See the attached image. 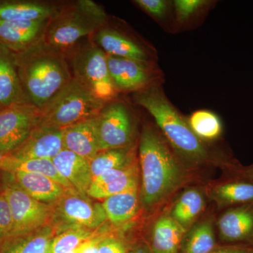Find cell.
I'll use <instances>...</instances> for the list:
<instances>
[{
    "label": "cell",
    "mask_w": 253,
    "mask_h": 253,
    "mask_svg": "<svg viewBox=\"0 0 253 253\" xmlns=\"http://www.w3.org/2000/svg\"><path fill=\"white\" fill-rule=\"evenodd\" d=\"M139 152L141 176L139 199L144 208H152L180 186L184 173L169 145L149 125L143 127Z\"/></svg>",
    "instance_id": "cell-1"
},
{
    "label": "cell",
    "mask_w": 253,
    "mask_h": 253,
    "mask_svg": "<svg viewBox=\"0 0 253 253\" xmlns=\"http://www.w3.org/2000/svg\"><path fill=\"white\" fill-rule=\"evenodd\" d=\"M15 56L25 94L38 109H42L73 78L64 53L42 41Z\"/></svg>",
    "instance_id": "cell-2"
},
{
    "label": "cell",
    "mask_w": 253,
    "mask_h": 253,
    "mask_svg": "<svg viewBox=\"0 0 253 253\" xmlns=\"http://www.w3.org/2000/svg\"><path fill=\"white\" fill-rule=\"evenodd\" d=\"M133 99L154 118L161 134L176 154L196 164L208 161L209 151L168 99L161 86L134 93Z\"/></svg>",
    "instance_id": "cell-3"
},
{
    "label": "cell",
    "mask_w": 253,
    "mask_h": 253,
    "mask_svg": "<svg viewBox=\"0 0 253 253\" xmlns=\"http://www.w3.org/2000/svg\"><path fill=\"white\" fill-rule=\"evenodd\" d=\"M108 16L102 6L91 0L65 3L59 14L51 18L42 42L66 54L86 37L106 26Z\"/></svg>",
    "instance_id": "cell-4"
},
{
    "label": "cell",
    "mask_w": 253,
    "mask_h": 253,
    "mask_svg": "<svg viewBox=\"0 0 253 253\" xmlns=\"http://www.w3.org/2000/svg\"><path fill=\"white\" fill-rule=\"evenodd\" d=\"M106 104L73 78L40 110L38 126L63 129L96 117Z\"/></svg>",
    "instance_id": "cell-5"
},
{
    "label": "cell",
    "mask_w": 253,
    "mask_h": 253,
    "mask_svg": "<svg viewBox=\"0 0 253 253\" xmlns=\"http://www.w3.org/2000/svg\"><path fill=\"white\" fill-rule=\"evenodd\" d=\"M77 80L98 99L109 103L118 92L110 76L106 53L92 41L79 43L66 54Z\"/></svg>",
    "instance_id": "cell-6"
},
{
    "label": "cell",
    "mask_w": 253,
    "mask_h": 253,
    "mask_svg": "<svg viewBox=\"0 0 253 253\" xmlns=\"http://www.w3.org/2000/svg\"><path fill=\"white\" fill-rule=\"evenodd\" d=\"M51 206L49 225L57 234L69 229L85 228L95 229L107 220L102 204L94 202L88 196L69 191Z\"/></svg>",
    "instance_id": "cell-7"
},
{
    "label": "cell",
    "mask_w": 253,
    "mask_h": 253,
    "mask_svg": "<svg viewBox=\"0 0 253 253\" xmlns=\"http://www.w3.org/2000/svg\"><path fill=\"white\" fill-rule=\"evenodd\" d=\"M3 184L1 192L11 210L13 220L11 236L29 234L48 225L51 218V206L33 199L13 179Z\"/></svg>",
    "instance_id": "cell-8"
},
{
    "label": "cell",
    "mask_w": 253,
    "mask_h": 253,
    "mask_svg": "<svg viewBox=\"0 0 253 253\" xmlns=\"http://www.w3.org/2000/svg\"><path fill=\"white\" fill-rule=\"evenodd\" d=\"M96 121L100 151L134 144V121L126 103L116 99L107 103Z\"/></svg>",
    "instance_id": "cell-9"
},
{
    "label": "cell",
    "mask_w": 253,
    "mask_h": 253,
    "mask_svg": "<svg viewBox=\"0 0 253 253\" xmlns=\"http://www.w3.org/2000/svg\"><path fill=\"white\" fill-rule=\"evenodd\" d=\"M41 111L30 103L11 105L0 111V156L22 144L38 126Z\"/></svg>",
    "instance_id": "cell-10"
},
{
    "label": "cell",
    "mask_w": 253,
    "mask_h": 253,
    "mask_svg": "<svg viewBox=\"0 0 253 253\" xmlns=\"http://www.w3.org/2000/svg\"><path fill=\"white\" fill-rule=\"evenodd\" d=\"M110 76L118 92H139L160 85L161 76L153 63L106 54Z\"/></svg>",
    "instance_id": "cell-11"
},
{
    "label": "cell",
    "mask_w": 253,
    "mask_h": 253,
    "mask_svg": "<svg viewBox=\"0 0 253 253\" xmlns=\"http://www.w3.org/2000/svg\"><path fill=\"white\" fill-rule=\"evenodd\" d=\"M63 149L62 129L38 126L22 144L8 155L19 159L51 160Z\"/></svg>",
    "instance_id": "cell-12"
},
{
    "label": "cell",
    "mask_w": 253,
    "mask_h": 253,
    "mask_svg": "<svg viewBox=\"0 0 253 253\" xmlns=\"http://www.w3.org/2000/svg\"><path fill=\"white\" fill-rule=\"evenodd\" d=\"M217 226L223 242L253 244V203L227 208L218 219Z\"/></svg>",
    "instance_id": "cell-13"
},
{
    "label": "cell",
    "mask_w": 253,
    "mask_h": 253,
    "mask_svg": "<svg viewBox=\"0 0 253 253\" xmlns=\"http://www.w3.org/2000/svg\"><path fill=\"white\" fill-rule=\"evenodd\" d=\"M139 178L137 163L128 167L106 171L92 179L86 195L91 199L104 201L113 195L137 189Z\"/></svg>",
    "instance_id": "cell-14"
},
{
    "label": "cell",
    "mask_w": 253,
    "mask_h": 253,
    "mask_svg": "<svg viewBox=\"0 0 253 253\" xmlns=\"http://www.w3.org/2000/svg\"><path fill=\"white\" fill-rule=\"evenodd\" d=\"M49 21H0V43L14 53L25 51L42 41Z\"/></svg>",
    "instance_id": "cell-15"
},
{
    "label": "cell",
    "mask_w": 253,
    "mask_h": 253,
    "mask_svg": "<svg viewBox=\"0 0 253 253\" xmlns=\"http://www.w3.org/2000/svg\"><path fill=\"white\" fill-rule=\"evenodd\" d=\"M91 40L107 55L139 62L154 63L151 55L139 43L106 26L91 36Z\"/></svg>",
    "instance_id": "cell-16"
},
{
    "label": "cell",
    "mask_w": 253,
    "mask_h": 253,
    "mask_svg": "<svg viewBox=\"0 0 253 253\" xmlns=\"http://www.w3.org/2000/svg\"><path fill=\"white\" fill-rule=\"evenodd\" d=\"M64 4L28 0L0 1V21H47L59 14Z\"/></svg>",
    "instance_id": "cell-17"
},
{
    "label": "cell",
    "mask_w": 253,
    "mask_h": 253,
    "mask_svg": "<svg viewBox=\"0 0 253 253\" xmlns=\"http://www.w3.org/2000/svg\"><path fill=\"white\" fill-rule=\"evenodd\" d=\"M26 103L30 102L21 85L15 53L0 43V111Z\"/></svg>",
    "instance_id": "cell-18"
},
{
    "label": "cell",
    "mask_w": 253,
    "mask_h": 253,
    "mask_svg": "<svg viewBox=\"0 0 253 253\" xmlns=\"http://www.w3.org/2000/svg\"><path fill=\"white\" fill-rule=\"evenodd\" d=\"M96 116L62 129L63 149L72 151L89 162L100 151Z\"/></svg>",
    "instance_id": "cell-19"
},
{
    "label": "cell",
    "mask_w": 253,
    "mask_h": 253,
    "mask_svg": "<svg viewBox=\"0 0 253 253\" xmlns=\"http://www.w3.org/2000/svg\"><path fill=\"white\" fill-rule=\"evenodd\" d=\"M51 161L60 175L66 179L78 194L87 196L93 179L89 161L66 149L60 151Z\"/></svg>",
    "instance_id": "cell-20"
},
{
    "label": "cell",
    "mask_w": 253,
    "mask_h": 253,
    "mask_svg": "<svg viewBox=\"0 0 253 253\" xmlns=\"http://www.w3.org/2000/svg\"><path fill=\"white\" fill-rule=\"evenodd\" d=\"M11 174L14 180L28 195L44 204H54L69 191L49 176L41 173L17 172Z\"/></svg>",
    "instance_id": "cell-21"
},
{
    "label": "cell",
    "mask_w": 253,
    "mask_h": 253,
    "mask_svg": "<svg viewBox=\"0 0 253 253\" xmlns=\"http://www.w3.org/2000/svg\"><path fill=\"white\" fill-rule=\"evenodd\" d=\"M54 234L48 224L29 234L11 236L0 241V253H49Z\"/></svg>",
    "instance_id": "cell-22"
},
{
    "label": "cell",
    "mask_w": 253,
    "mask_h": 253,
    "mask_svg": "<svg viewBox=\"0 0 253 253\" xmlns=\"http://www.w3.org/2000/svg\"><path fill=\"white\" fill-rule=\"evenodd\" d=\"M0 171L10 174L17 172L41 173L49 176L69 191H76L66 179L60 175L51 160L19 159L10 155L0 156Z\"/></svg>",
    "instance_id": "cell-23"
},
{
    "label": "cell",
    "mask_w": 253,
    "mask_h": 253,
    "mask_svg": "<svg viewBox=\"0 0 253 253\" xmlns=\"http://www.w3.org/2000/svg\"><path fill=\"white\" fill-rule=\"evenodd\" d=\"M186 231L170 216L160 217L153 227L151 253H179Z\"/></svg>",
    "instance_id": "cell-24"
},
{
    "label": "cell",
    "mask_w": 253,
    "mask_h": 253,
    "mask_svg": "<svg viewBox=\"0 0 253 253\" xmlns=\"http://www.w3.org/2000/svg\"><path fill=\"white\" fill-rule=\"evenodd\" d=\"M216 185L211 196L219 208H231L253 203V180L238 176Z\"/></svg>",
    "instance_id": "cell-25"
},
{
    "label": "cell",
    "mask_w": 253,
    "mask_h": 253,
    "mask_svg": "<svg viewBox=\"0 0 253 253\" xmlns=\"http://www.w3.org/2000/svg\"><path fill=\"white\" fill-rule=\"evenodd\" d=\"M136 163V146L101 150L89 161L93 179L111 169H121Z\"/></svg>",
    "instance_id": "cell-26"
},
{
    "label": "cell",
    "mask_w": 253,
    "mask_h": 253,
    "mask_svg": "<svg viewBox=\"0 0 253 253\" xmlns=\"http://www.w3.org/2000/svg\"><path fill=\"white\" fill-rule=\"evenodd\" d=\"M139 188H137L110 196L104 199L101 204L107 219L118 225L134 218L139 208Z\"/></svg>",
    "instance_id": "cell-27"
},
{
    "label": "cell",
    "mask_w": 253,
    "mask_h": 253,
    "mask_svg": "<svg viewBox=\"0 0 253 253\" xmlns=\"http://www.w3.org/2000/svg\"><path fill=\"white\" fill-rule=\"evenodd\" d=\"M206 207L204 195L197 189H189L181 194L171 210L170 217L188 230Z\"/></svg>",
    "instance_id": "cell-28"
},
{
    "label": "cell",
    "mask_w": 253,
    "mask_h": 253,
    "mask_svg": "<svg viewBox=\"0 0 253 253\" xmlns=\"http://www.w3.org/2000/svg\"><path fill=\"white\" fill-rule=\"evenodd\" d=\"M216 246L212 221H200L186 230L181 241L179 253H211Z\"/></svg>",
    "instance_id": "cell-29"
},
{
    "label": "cell",
    "mask_w": 253,
    "mask_h": 253,
    "mask_svg": "<svg viewBox=\"0 0 253 253\" xmlns=\"http://www.w3.org/2000/svg\"><path fill=\"white\" fill-rule=\"evenodd\" d=\"M193 132L201 140L217 139L222 133V123L215 113L209 110H198L187 121Z\"/></svg>",
    "instance_id": "cell-30"
},
{
    "label": "cell",
    "mask_w": 253,
    "mask_h": 253,
    "mask_svg": "<svg viewBox=\"0 0 253 253\" xmlns=\"http://www.w3.org/2000/svg\"><path fill=\"white\" fill-rule=\"evenodd\" d=\"M93 237V231L85 228H78L63 231L51 240L49 253L71 252Z\"/></svg>",
    "instance_id": "cell-31"
},
{
    "label": "cell",
    "mask_w": 253,
    "mask_h": 253,
    "mask_svg": "<svg viewBox=\"0 0 253 253\" xmlns=\"http://www.w3.org/2000/svg\"><path fill=\"white\" fill-rule=\"evenodd\" d=\"M209 1L206 0H175L173 1L176 21L184 23L205 9Z\"/></svg>",
    "instance_id": "cell-32"
},
{
    "label": "cell",
    "mask_w": 253,
    "mask_h": 253,
    "mask_svg": "<svg viewBox=\"0 0 253 253\" xmlns=\"http://www.w3.org/2000/svg\"><path fill=\"white\" fill-rule=\"evenodd\" d=\"M134 4L156 19H163L169 9V1L166 0H135Z\"/></svg>",
    "instance_id": "cell-33"
},
{
    "label": "cell",
    "mask_w": 253,
    "mask_h": 253,
    "mask_svg": "<svg viewBox=\"0 0 253 253\" xmlns=\"http://www.w3.org/2000/svg\"><path fill=\"white\" fill-rule=\"evenodd\" d=\"M13 220L9 204L2 192H0V241L12 234Z\"/></svg>",
    "instance_id": "cell-34"
},
{
    "label": "cell",
    "mask_w": 253,
    "mask_h": 253,
    "mask_svg": "<svg viewBox=\"0 0 253 253\" xmlns=\"http://www.w3.org/2000/svg\"><path fill=\"white\" fill-rule=\"evenodd\" d=\"M99 253H126L124 244L114 237H103L99 243Z\"/></svg>",
    "instance_id": "cell-35"
},
{
    "label": "cell",
    "mask_w": 253,
    "mask_h": 253,
    "mask_svg": "<svg viewBox=\"0 0 253 253\" xmlns=\"http://www.w3.org/2000/svg\"><path fill=\"white\" fill-rule=\"evenodd\" d=\"M211 253H253V247L247 245H231L215 249Z\"/></svg>",
    "instance_id": "cell-36"
},
{
    "label": "cell",
    "mask_w": 253,
    "mask_h": 253,
    "mask_svg": "<svg viewBox=\"0 0 253 253\" xmlns=\"http://www.w3.org/2000/svg\"><path fill=\"white\" fill-rule=\"evenodd\" d=\"M103 236L93 237L80 246L79 253H99V243Z\"/></svg>",
    "instance_id": "cell-37"
},
{
    "label": "cell",
    "mask_w": 253,
    "mask_h": 253,
    "mask_svg": "<svg viewBox=\"0 0 253 253\" xmlns=\"http://www.w3.org/2000/svg\"><path fill=\"white\" fill-rule=\"evenodd\" d=\"M238 176L253 180V165L247 167H239L236 169Z\"/></svg>",
    "instance_id": "cell-38"
},
{
    "label": "cell",
    "mask_w": 253,
    "mask_h": 253,
    "mask_svg": "<svg viewBox=\"0 0 253 253\" xmlns=\"http://www.w3.org/2000/svg\"><path fill=\"white\" fill-rule=\"evenodd\" d=\"M126 253H151V249L145 245H139Z\"/></svg>",
    "instance_id": "cell-39"
},
{
    "label": "cell",
    "mask_w": 253,
    "mask_h": 253,
    "mask_svg": "<svg viewBox=\"0 0 253 253\" xmlns=\"http://www.w3.org/2000/svg\"><path fill=\"white\" fill-rule=\"evenodd\" d=\"M80 246L77 249H75L74 251H71V252L68 253H79L80 252Z\"/></svg>",
    "instance_id": "cell-40"
},
{
    "label": "cell",
    "mask_w": 253,
    "mask_h": 253,
    "mask_svg": "<svg viewBox=\"0 0 253 253\" xmlns=\"http://www.w3.org/2000/svg\"><path fill=\"white\" fill-rule=\"evenodd\" d=\"M0 189H1V184H0ZM1 190H0V192H1Z\"/></svg>",
    "instance_id": "cell-41"
}]
</instances>
